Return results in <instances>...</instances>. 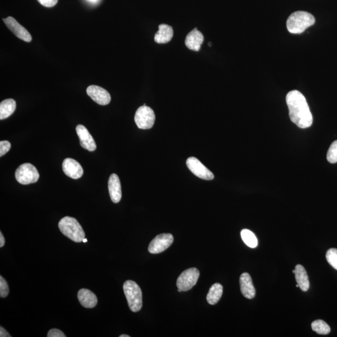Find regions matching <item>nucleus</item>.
I'll return each mask as SVG.
<instances>
[{"instance_id":"nucleus-1","label":"nucleus","mask_w":337,"mask_h":337,"mask_svg":"<svg viewBox=\"0 0 337 337\" xmlns=\"http://www.w3.org/2000/svg\"><path fill=\"white\" fill-rule=\"evenodd\" d=\"M286 102L289 107V116L294 124L302 129L311 126L313 117L302 93L297 90L291 91L287 95Z\"/></svg>"},{"instance_id":"nucleus-2","label":"nucleus","mask_w":337,"mask_h":337,"mask_svg":"<svg viewBox=\"0 0 337 337\" xmlns=\"http://www.w3.org/2000/svg\"><path fill=\"white\" fill-rule=\"evenodd\" d=\"M315 22L314 16L308 12L298 11L291 13L287 21V28L292 34H300Z\"/></svg>"},{"instance_id":"nucleus-3","label":"nucleus","mask_w":337,"mask_h":337,"mask_svg":"<svg viewBox=\"0 0 337 337\" xmlns=\"http://www.w3.org/2000/svg\"><path fill=\"white\" fill-rule=\"evenodd\" d=\"M58 227L61 233L74 242H83L85 238V233L82 227L73 217H63L59 222Z\"/></svg>"},{"instance_id":"nucleus-4","label":"nucleus","mask_w":337,"mask_h":337,"mask_svg":"<svg viewBox=\"0 0 337 337\" xmlns=\"http://www.w3.org/2000/svg\"><path fill=\"white\" fill-rule=\"evenodd\" d=\"M123 289L131 311H140L143 307V293L140 287L135 282L127 281L124 284Z\"/></svg>"},{"instance_id":"nucleus-5","label":"nucleus","mask_w":337,"mask_h":337,"mask_svg":"<svg viewBox=\"0 0 337 337\" xmlns=\"http://www.w3.org/2000/svg\"><path fill=\"white\" fill-rule=\"evenodd\" d=\"M15 177L16 181L23 185L37 183L40 174L37 169L30 163L21 164L16 169Z\"/></svg>"},{"instance_id":"nucleus-6","label":"nucleus","mask_w":337,"mask_h":337,"mask_svg":"<svg viewBox=\"0 0 337 337\" xmlns=\"http://www.w3.org/2000/svg\"><path fill=\"white\" fill-rule=\"evenodd\" d=\"M155 114L150 107L143 106L136 112L135 121L138 127L142 130H149L154 126Z\"/></svg>"},{"instance_id":"nucleus-7","label":"nucleus","mask_w":337,"mask_h":337,"mask_svg":"<svg viewBox=\"0 0 337 337\" xmlns=\"http://www.w3.org/2000/svg\"><path fill=\"white\" fill-rule=\"evenodd\" d=\"M199 274V270L196 268L186 270L177 280V287L183 291L191 290L197 283Z\"/></svg>"},{"instance_id":"nucleus-8","label":"nucleus","mask_w":337,"mask_h":337,"mask_svg":"<svg viewBox=\"0 0 337 337\" xmlns=\"http://www.w3.org/2000/svg\"><path fill=\"white\" fill-rule=\"evenodd\" d=\"M174 238L171 234H161L153 239L148 247L150 254H156L164 252L173 243Z\"/></svg>"},{"instance_id":"nucleus-9","label":"nucleus","mask_w":337,"mask_h":337,"mask_svg":"<svg viewBox=\"0 0 337 337\" xmlns=\"http://www.w3.org/2000/svg\"><path fill=\"white\" fill-rule=\"evenodd\" d=\"M186 164L188 169L198 178L207 181L212 180L214 178L213 173L195 157H189Z\"/></svg>"},{"instance_id":"nucleus-10","label":"nucleus","mask_w":337,"mask_h":337,"mask_svg":"<svg viewBox=\"0 0 337 337\" xmlns=\"http://www.w3.org/2000/svg\"><path fill=\"white\" fill-rule=\"evenodd\" d=\"M3 21L8 29L11 31L16 37L22 40L24 42H32V37L30 33L21 26L15 18L9 16L3 19Z\"/></svg>"},{"instance_id":"nucleus-11","label":"nucleus","mask_w":337,"mask_h":337,"mask_svg":"<svg viewBox=\"0 0 337 337\" xmlns=\"http://www.w3.org/2000/svg\"><path fill=\"white\" fill-rule=\"evenodd\" d=\"M87 94L98 104L105 106L111 101V97L106 90L98 86H90L87 90Z\"/></svg>"},{"instance_id":"nucleus-12","label":"nucleus","mask_w":337,"mask_h":337,"mask_svg":"<svg viewBox=\"0 0 337 337\" xmlns=\"http://www.w3.org/2000/svg\"><path fill=\"white\" fill-rule=\"evenodd\" d=\"M76 130L80 139L81 147L89 151H94L96 149V144L87 128L79 124L76 126Z\"/></svg>"},{"instance_id":"nucleus-13","label":"nucleus","mask_w":337,"mask_h":337,"mask_svg":"<svg viewBox=\"0 0 337 337\" xmlns=\"http://www.w3.org/2000/svg\"><path fill=\"white\" fill-rule=\"evenodd\" d=\"M62 167H63L64 174L73 179H80L83 175L84 171L82 166L75 159L71 158L64 159Z\"/></svg>"},{"instance_id":"nucleus-14","label":"nucleus","mask_w":337,"mask_h":337,"mask_svg":"<svg viewBox=\"0 0 337 337\" xmlns=\"http://www.w3.org/2000/svg\"><path fill=\"white\" fill-rule=\"evenodd\" d=\"M108 190L112 202L116 204L120 201L122 197L121 186L119 177L116 174H112L109 177Z\"/></svg>"},{"instance_id":"nucleus-15","label":"nucleus","mask_w":337,"mask_h":337,"mask_svg":"<svg viewBox=\"0 0 337 337\" xmlns=\"http://www.w3.org/2000/svg\"><path fill=\"white\" fill-rule=\"evenodd\" d=\"M204 36L197 28L191 31L186 38L185 44L189 49L199 51L204 42Z\"/></svg>"},{"instance_id":"nucleus-16","label":"nucleus","mask_w":337,"mask_h":337,"mask_svg":"<svg viewBox=\"0 0 337 337\" xmlns=\"http://www.w3.org/2000/svg\"><path fill=\"white\" fill-rule=\"evenodd\" d=\"M241 290L242 295L248 299L255 297V289L253 285L252 278L248 273H243L240 277Z\"/></svg>"},{"instance_id":"nucleus-17","label":"nucleus","mask_w":337,"mask_h":337,"mask_svg":"<svg viewBox=\"0 0 337 337\" xmlns=\"http://www.w3.org/2000/svg\"><path fill=\"white\" fill-rule=\"evenodd\" d=\"M78 298L81 305L85 308H94L97 303L96 295L88 289H82L79 290Z\"/></svg>"},{"instance_id":"nucleus-18","label":"nucleus","mask_w":337,"mask_h":337,"mask_svg":"<svg viewBox=\"0 0 337 337\" xmlns=\"http://www.w3.org/2000/svg\"><path fill=\"white\" fill-rule=\"evenodd\" d=\"M174 35L173 28L171 26L161 24L159 31L154 36V41L157 44H164L170 42Z\"/></svg>"},{"instance_id":"nucleus-19","label":"nucleus","mask_w":337,"mask_h":337,"mask_svg":"<svg viewBox=\"0 0 337 337\" xmlns=\"http://www.w3.org/2000/svg\"><path fill=\"white\" fill-rule=\"evenodd\" d=\"M295 279L298 285L301 290L307 291L310 288V282L306 270L302 265L298 264L295 266Z\"/></svg>"},{"instance_id":"nucleus-20","label":"nucleus","mask_w":337,"mask_h":337,"mask_svg":"<svg viewBox=\"0 0 337 337\" xmlns=\"http://www.w3.org/2000/svg\"><path fill=\"white\" fill-rule=\"evenodd\" d=\"M16 103L13 99H7L0 104V119L8 118L15 112Z\"/></svg>"},{"instance_id":"nucleus-21","label":"nucleus","mask_w":337,"mask_h":337,"mask_svg":"<svg viewBox=\"0 0 337 337\" xmlns=\"http://www.w3.org/2000/svg\"><path fill=\"white\" fill-rule=\"evenodd\" d=\"M223 293V287L219 283L214 284L210 288L207 295V301L210 305H216L218 303Z\"/></svg>"},{"instance_id":"nucleus-22","label":"nucleus","mask_w":337,"mask_h":337,"mask_svg":"<svg viewBox=\"0 0 337 337\" xmlns=\"http://www.w3.org/2000/svg\"><path fill=\"white\" fill-rule=\"evenodd\" d=\"M241 238L243 242L250 248H255L258 245V241L256 236L252 231L248 229H243L241 231Z\"/></svg>"},{"instance_id":"nucleus-23","label":"nucleus","mask_w":337,"mask_h":337,"mask_svg":"<svg viewBox=\"0 0 337 337\" xmlns=\"http://www.w3.org/2000/svg\"><path fill=\"white\" fill-rule=\"evenodd\" d=\"M313 331L320 335H327L331 332V327L322 320H317L312 324Z\"/></svg>"},{"instance_id":"nucleus-24","label":"nucleus","mask_w":337,"mask_h":337,"mask_svg":"<svg viewBox=\"0 0 337 337\" xmlns=\"http://www.w3.org/2000/svg\"><path fill=\"white\" fill-rule=\"evenodd\" d=\"M326 259L329 264L333 268L337 270V248H330L326 254Z\"/></svg>"},{"instance_id":"nucleus-25","label":"nucleus","mask_w":337,"mask_h":337,"mask_svg":"<svg viewBox=\"0 0 337 337\" xmlns=\"http://www.w3.org/2000/svg\"><path fill=\"white\" fill-rule=\"evenodd\" d=\"M327 161L332 164L337 162V141L334 142L329 147L327 155Z\"/></svg>"},{"instance_id":"nucleus-26","label":"nucleus","mask_w":337,"mask_h":337,"mask_svg":"<svg viewBox=\"0 0 337 337\" xmlns=\"http://www.w3.org/2000/svg\"><path fill=\"white\" fill-rule=\"evenodd\" d=\"M9 294V287L8 283L3 277L0 276V297L5 298Z\"/></svg>"},{"instance_id":"nucleus-27","label":"nucleus","mask_w":337,"mask_h":337,"mask_svg":"<svg viewBox=\"0 0 337 337\" xmlns=\"http://www.w3.org/2000/svg\"><path fill=\"white\" fill-rule=\"evenodd\" d=\"M11 144L8 141H1L0 142V156L2 157L6 154L10 149Z\"/></svg>"},{"instance_id":"nucleus-28","label":"nucleus","mask_w":337,"mask_h":337,"mask_svg":"<svg viewBox=\"0 0 337 337\" xmlns=\"http://www.w3.org/2000/svg\"><path fill=\"white\" fill-rule=\"evenodd\" d=\"M48 337H65V335L63 332L58 329H53L50 330L47 335Z\"/></svg>"},{"instance_id":"nucleus-29","label":"nucleus","mask_w":337,"mask_h":337,"mask_svg":"<svg viewBox=\"0 0 337 337\" xmlns=\"http://www.w3.org/2000/svg\"><path fill=\"white\" fill-rule=\"evenodd\" d=\"M41 4L45 7H52L56 5L58 0H38Z\"/></svg>"},{"instance_id":"nucleus-30","label":"nucleus","mask_w":337,"mask_h":337,"mask_svg":"<svg viewBox=\"0 0 337 337\" xmlns=\"http://www.w3.org/2000/svg\"><path fill=\"white\" fill-rule=\"evenodd\" d=\"M0 337H10L11 336L6 332V330L3 327H0Z\"/></svg>"},{"instance_id":"nucleus-31","label":"nucleus","mask_w":337,"mask_h":337,"mask_svg":"<svg viewBox=\"0 0 337 337\" xmlns=\"http://www.w3.org/2000/svg\"><path fill=\"white\" fill-rule=\"evenodd\" d=\"M4 243H5V240H4L3 234L0 233V247H3Z\"/></svg>"},{"instance_id":"nucleus-32","label":"nucleus","mask_w":337,"mask_h":337,"mask_svg":"<svg viewBox=\"0 0 337 337\" xmlns=\"http://www.w3.org/2000/svg\"><path fill=\"white\" fill-rule=\"evenodd\" d=\"M130 336H128V335H121V336H119V337H130Z\"/></svg>"},{"instance_id":"nucleus-33","label":"nucleus","mask_w":337,"mask_h":337,"mask_svg":"<svg viewBox=\"0 0 337 337\" xmlns=\"http://www.w3.org/2000/svg\"><path fill=\"white\" fill-rule=\"evenodd\" d=\"M88 242V240H87V239H86V238L84 239V240L83 241V242L86 243V242Z\"/></svg>"},{"instance_id":"nucleus-34","label":"nucleus","mask_w":337,"mask_h":337,"mask_svg":"<svg viewBox=\"0 0 337 337\" xmlns=\"http://www.w3.org/2000/svg\"><path fill=\"white\" fill-rule=\"evenodd\" d=\"M89 1H92V2H96V1H97V0H89Z\"/></svg>"},{"instance_id":"nucleus-35","label":"nucleus","mask_w":337,"mask_h":337,"mask_svg":"<svg viewBox=\"0 0 337 337\" xmlns=\"http://www.w3.org/2000/svg\"><path fill=\"white\" fill-rule=\"evenodd\" d=\"M209 46L211 47V43H209Z\"/></svg>"}]
</instances>
